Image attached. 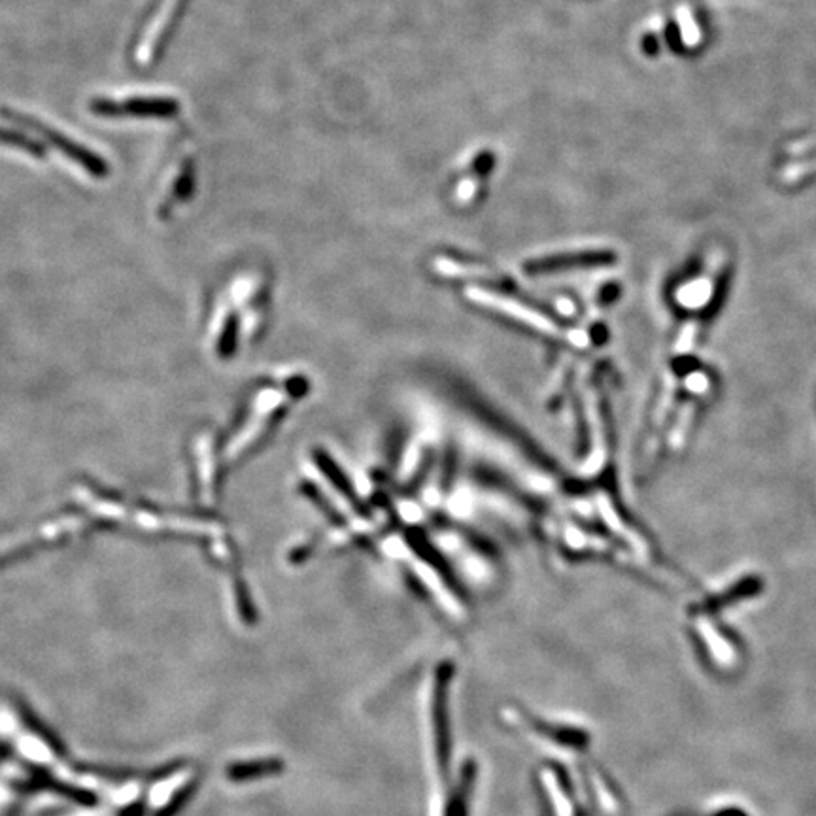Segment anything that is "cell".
<instances>
[{"label": "cell", "instance_id": "1", "mask_svg": "<svg viewBox=\"0 0 816 816\" xmlns=\"http://www.w3.org/2000/svg\"><path fill=\"white\" fill-rule=\"evenodd\" d=\"M0 114L8 119V121L19 123V125H23V127L34 131L36 135L42 136L50 146H53L55 150H59L63 155H67L70 161L78 163V165H80L82 169L87 170L91 176H95V178L108 176L110 167H108V163L102 159L101 155H97V153L91 152L89 148H85L82 144L70 140L67 135H63V133L51 129L50 125H46L44 121H40V119H36L34 116L21 114V112H17V110H10V108H0Z\"/></svg>", "mask_w": 816, "mask_h": 816}, {"label": "cell", "instance_id": "2", "mask_svg": "<svg viewBox=\"0 0 816 816\" xmlns=\"http://www.w3.org/2000/svg\"><path fill=\"white\" fill-rule=\"evenodd\" d=\"M91 112L104 118H174L180 104L170 97H133L127 101L95 99L89 104Z\"/></svg>", "mask_w": 816, "mask_h": 816}, {"label": "cell", "instance_id": "3", "mask_svg": "<svg viewBox=\"0 0 816 816\" xmlns=\"http://www.w3.org/2000/svg\"><path fill=\"white\" fill-rule=\"evenodd\" d=\"M0 144L12 146V148H19V150L33 155L36 159H44V157L48 155L46 148H44L38 140H34V138L25 135V133L14 131V129H6V127H0Z\"/></svg>", "mask_w": 816, "mask_h": 816}]
</instances>
